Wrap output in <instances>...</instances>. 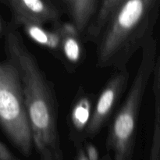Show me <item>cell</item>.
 I'll use <instances>...</instances> for the list:
<instances>
[{"instance_id": "obj_1", "label": "cell", "mask_w": 160, "mask_h": 160, "mask_svg": "<svg viewBox=\"0 0 160 160\" xmlns=\"http://www.w3.org/2000/svg\"><path fill=\"white\" fill-rule=\"evenodd\" d=\"M5 50L7 59L15 65L20 75L33 145L40 160H62L53 88L15 28L11 27L6 31Z\"/></svg>"}, {"instance_id": "obj_2", "label": "cell", "mask_w": 160, "mask_h": 160, "mask_svg": "<svg viewBox=\"0 0 160 160\" xmlns=\"http://www.w3.org/2000/svg\"><path fill=\"white\" fill-rule=\"evenodd\" d=\"M159 0H125L103 31L97 48V66L117 70L127 67L150 38Z\"/></svg>"}, {"instance_id": "obj_3", "label": "cell", "mask_w": 160, "mask_h": 160, "mask_svg": "<svg viewBox=\"0 0 160 160\" xmlns=\"http://www.w3.org/2000/svg\"><path fill=\"white\" fill-rule=\"evenodd\" d=\"M156 43L152 38L142 46V57L131 88L113 119L108 137V147L114 160H132L138 119L144 93L155 67Z\"/></svg>"}, {"instance_id": "obj_4", "label": "cell", "mask_w": 160, "mask_h": 160, "mask_svg": "<svg viewBox=\"0 0 160 160\" xmlns=\"http://www.w3.org/2000/svg\"><path fill=\"white\" fill-rule=\"evenodd\" d=\"M0 127L22 154H31L32 134L20 75L8 59L0 60Z\"/></svg>"}, {"instance_id": "obj_5", "label": "cell", "mask_w": 160, "mask_h": 160, "mask_svg": "<svg viewBox=\"0 0 160 160\" xmlns=\"http://www.w3.org/2000/svg\"><path fill=\"white\" fill-rule=\"evenodd\" d=\"M129 77V71L125 67L117 70L109 80L94 105L92 117L85 131L86 136L93 138L100 132L126 89Z\"/></svg>"}, {"instance_id": "obj_6", "label": "cell", "mask_w": 160, "mask_h": 160, "mask_svg": "<svg viewBox=\"0 0 160 160\" xmlns=\"http://www.w3.org/2000/svg\"><path fill=\"white\" fill-rule=\"evenodd\" d=\"M10 7L14 23L34 22L45 24L59 20L57 8L48 0H6Z\"/></svg>"}, {"instance_id": "obj_7", "label": "cell", "mask_w": 160, "mask_h": 160, "mask_svg": "<svg viewBox=\"0 0 160 160\" xmlns=\"http://www.w3.org/2000/svg\"><path fill=\"white\" fill-rule=\"evenodd\" d=\"M124 1L125 0H101L95 16L84 32L85 33L86 40L98 42L111 17Z\"/></svg>"}, {"instance_id": "obj_8", "label": "cell", "mask_w": 160, "mask_h": 160, "mask_svg": "<svg viewBox=\"0 0 160 160\" xmlns=\"http://www.w3.org/2000/svg\"><path fill=\"white\" fill-rule=\"evenodd\" d=\"M56 24L62 35L60 52L67 61L72 64H77L81 61L82 57L83 48L80 41V32L73 23H59Z\"/></svg>"}, {"instance_id": "obj_9", "label": "cell", "mask_w": 160, "mask_h": 160, "mask_svg": "<svg viewBox=\"0 0 160 160\" xmlns=\"http://www.w3.org/2000/svg\"><path fill=\"white\" fill-rule=\"evenodd\" d=\"M68 10L70 19L82 34L85 31L96 12L99 0H62Z\"/></svg>"}, {"instance_id": "obj_10", "label": "cell", "mask_w": 160, "mask_h": 160, "mask_svg": "<svg viewBox=\"0 0 160 160\" xmlns=\"http://www.w3.org/2000/svg\"><path fill=\"white\" fill-rule=\"evenodd\" d=\"M17 25L22 27L25 34L36 43L52 51H60L62 35L57 28L48 30L44 25L34 22H20Z\"/></svg>"}, {"instance_id": "obj_11", "label": "cell", "mask_w": 160, "mask_h": 160, "mask_svg": "<svg viewBox=\"0 0 160 160\" xmlns=\"http://www.w3.org/2000/svg\"><path fill=\"white\" fill-rule=\"evenodd\" d=\"M92 95L82 93L79 95L72 106L70 114V123L74 134L86 131L93 109Z\"/></svg>"}, {"instance_id": "obj_12", "label": "cell", "mask_w": 160, "mask_h": 160, "mask_svg": "<svg viewBox=\"0 0 160 160\" xmlns=\"http://www.w3.org/2000/svg\"><path fill=\"white\" fill-rule=\"evenodd\" d=\"M84 152L88 160H99L98 151L93 144H88L85 147Z\"/></svg>"}, {"instance_id": "obj_13", "label": "cell", "mask_w": 160, "mask_h": 160, "mask_svg": "<svg viewBox=\"0 0 160 160\" xmlns=\"http://www.w3.org/2000/svg\"><path fill=\"white\" fill-rule=\"evenodd\" d=\"M0 160H20L10 152V150L0 142Z\"/></svg>"}, {"instance_id": "obj_14", "label": "cell", "mask_w": 160, "mask_h": 160, "mask_svg": "<svg viewBox=\"0 0 160 160\" xmlns=\"http://www.w3.org/2000/svg\"><path fill=\"white\" fill-rule=\"evenodd\" d=\"M154 89L156 98L160 95V58L159 61L157 62V65L156 67V71H155Z\"/></svg>"}, {"instance_id": "obj_15", "label": "cell", "mask_w": 160, "mask_h": 160, "mask_svg": "<svg viewBox=\"0 0 160 160\" xmlns=\"http://www.w3.org/2000/svg\"><path fill=\"white\" fill-rule=\"evenodd\" d=\"M77 160H88L87 157H86L85 152L84 150L81 148L78 152V156H77Z\"/></svg>"}, {"instance_id": "obj_16", "label": "cell", "mask_w": 160, "mask_h": 160, "mask_svg": "<svg viewBox=\"0 0 160 160\" xmlns=\"http://www.w3.org/2000/svg\"><path fill=\"white\" fill-rule=\"evenodd\" d=\"M2 23L1 17H0V34H2Z\"/></svg>"}]
</instances>
